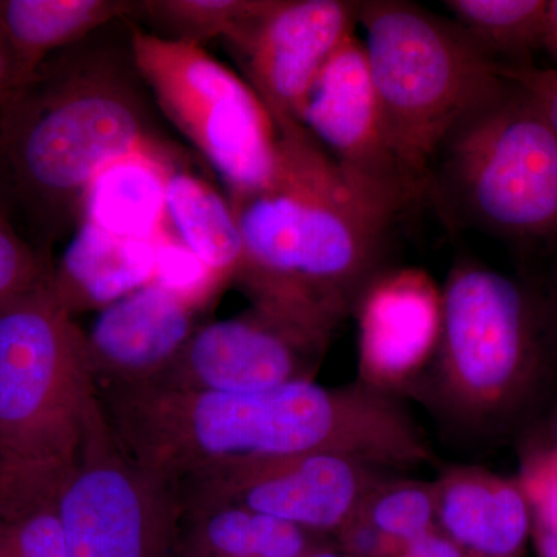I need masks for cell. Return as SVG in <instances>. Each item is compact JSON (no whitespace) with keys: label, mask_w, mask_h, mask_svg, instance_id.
Here are the masks:
<instances>
[{"label":"cell","mask_w":557,"mask_h":557,"mask_svg":"<svg viewBox=\"0 0 557 557\" xmlns=\"http://www.w3.org/2000/svg\"><path fill=\"white\" fill-rule=\"evenodd\" d=\"M129 392L127 446L168 483L185 472L212 479L319 453L397 472L435 458L401 398L361 381L341 387L296 381L244 394L150 384Z\"/></svg>","instance_id":"1"},{"label":"cell","mask_w":557,"mask_h":557,"mask_svg":"<svg viewBox=\"0 0 557 557\" xmlns=\"http://www.w3.org/2000/svg\"><path fill=\"white\" fill-rule=\"evenodd\" d=\"M265 188L228 199L244 255L234 281L258 309L332 341L387 263L403 209L336 163L296 121L276 123Z\"/></svg>","instance_id":"2"},{"label":"cell","mask_w":557,"mask_h":557,"mask_svg":"<svg viewBox=\"0 0 557 557\" xmlns=\"http://www.w3.org/2000/svg\"><path fill=\"white\" fill-rule=\"evenodd\" d=\"M104 30L58 51L0 100V152L14 196L46 233L79 222L102 164L159 141L131 39L123 49Z\"/></svg>","instance_id":"3"},{"label":"cell","mask_w":557,"mask_h":557,"mask_svg":"<svg viewBox=\"0 0 557 557\" xmlns=\"http://www.w3.org/2000/svg\"><path fill=\"white\" fill-rule=\"evenodd\" d=\"M556 376L530 285L478 260H458L442 289L434 358L409 395L458 437L498 442L533 421Z\"/></svg>","instance_id":"4"},{"label":"cell","mask_w":557,"mask_h":557,"mask_svg":"<svg viewBox=\"0 0 557 557\" xmlns=\"http://www.w3.org/2000/svg\"><path fill=\"white\" fill-rule=\"evenodd\" d=\"M504 76L440 143L424 200L450 230L533 249L557 237V137L536 97Z\"/></svg>","instance_id":"5"},{"label":"cell","mask_w":557,"mask_h":557,"mask_svg":"<svg viewBox=\"0 0 557 557\" xmlns=\"http://www.w3.org/2000/svg\"><path fill=\"white\" fill-rule=\"evenodd\" d=\"M366 58L392 152L418 201L429 163L458 119L504 81L453 20L403 0L359 2Z\"/></svg>","instance_id":"6"},{"label":"cell","mask_w":557,"mask_h":557,"mask_svg":"<svg viewBox=\"0 0 557 557\" xmlns=\"http://www.w3.org/2000/svg\"><path fill=\"white\" fill-rule=\"evenodd\" d=\"M86 335L50 281L0 306V467L64 475L94 416Z\"/></svg>","instance_id":"7"},{"label":"cell","mask_w":557,"mask_h":557,"mask_svg":"<svg viewBox=\"0 0 557 557\" xmlns=\"http://www.w3.org/2000/svg\"><path fill=\"white\" fill-rule=\"evenodd\" d=\"M132 57L161 112L218 171L228 199L269 185L278 132L255 89L205 47L160 38L129 21Z\"/></svg>","instance_id":"8"},{"label":"cell","mask_w":557,"mask_h":557,"mask_svg":"<svg viewBox=\"0 0 557 557\" xmlns=\"http://www.w3.org/2000/svg\"><path fill=\"white\" fill-rule=\"evenodd\" d=\"M104 429L97 409L58 493L69 557H174L168 482L123 456Z\"/></svg>","instance_id":"9"},{"label":"cell","mask_w":557,"mask_h":557,"mask_svg":"<svg viewBox=\"0 0 557 557\" xmlns=\"http://www.w3.org/2000/svg\"><path fill=\"white\" fill-rule=\"evenodd\" d=\"M329 344L317 333L252 307L239 317L197 329L170 368L146 384L244 394L313 381Z\"/></svg>","instance_id":"10"},{"label":"cell","mask_w":557,"mask_h":557,"mask_svg":"<svg viewBox=\"0 0 557 557\" xmlns=\"http://www.w3.org/2000/svg\"><path fill=\"white\" fill-rule=\"evenodd\" d=\"M358 11L359 2L351 0H269L267 9L226 42L274 123H299L314 79L355 33Z\"/></svg>","instance_id":"11"},{"label":"cell","mask_w":557,"mask_h":557,"mask_svg":"<svg viewBox=\"0 0 557 557\" xmlns=\"http://www.w3.org/2000/svg\"><path fill=\"white\" fill-rule=\"evenodd\" d=\"M299 123L362 185L403 211L420 203L388 145L364 46L355 33L314 79Z\"/></svg>","instance_id":"12"},{"label":"cell","mask_w":557,"mask_h":557,"mask_svg":"<svg viewBox=\"0 0 557 557\" xmlns=\"http://www.w3.org/2000/svg\"><path fill=\"white\" fill-rule=\"evenodd\" d=\"M397 474L361 458L310 454L212 478L211 505H240L333 541L369 494Z\"/></svg>","instance_id":"13"},{"label":"cell","mask_w":557,"mask_h":557,"mask_svg":"<svg viewBox=\"0 0 557 557\" xmlns=\"http://www.w3.org/2000/svg\"><path fill=\"white\" fill-rule=\"evenodd\" d=\"M359 380L401 398L431 364L442 329V289L426 271L384 270L359 299Z\"/></svg>","instance_id":"14"},{"label":"cell","mask_w":557,"mask_h":557,"mask_svg":"<svg viewBox=\"0 0 557 557\" xmlns=\"http://www.w3.org/2000/svg\"><path fill=\"white\" fill-rule=\"evenodd\" d=\"M200 307L150 282L101 310L86 335L91 375L141 386L159 379L199 329Z\"/></svg>","instance_id":"15"},{"label":"cell","mask_w":557,"mask_h":557,"mask_svg":"<svg viewBox=\"0 0 557 557\" xmlns=\"http://www.w3.org/2000/svg\"><path fill=\"white\" fill-rule=\"evenodd\" d=\"M437 530L469 557H522L531 509L519 479L478 467L445 469L434 482Z\"/></svg>","instance_id":"16"},{"label":"cell","mask_w":557,"mask_h":557,"mask_svg":"<svg viewBox=\"0 0 557 557\" xmlns=\"http://www.w3.org/2000/svg\"><path fill=\"white\" fill-rule=\"evenodd\" d=\"M172 163V153L160 139L109 160L84 190L79 222L132 239H159L172 230L168 211Z\"/></svg>","instance_id":"17"},{"label":"cell","mask_w":557,"mask_h":557,"mask_svg":"<svg viewBox=\"0 0 557 557\" xmlns=\"http://www.w3.org/2000/svg\"><path fill=\"white\" fill-rule=\"evenodd\" d=\"M156 267V240L119 236L83 220L60 265L51 271L50 288L73 317L106 309L150 284Z\"/></svg>","instance_id":"18"},{"label":"cell","mask_w":557,"mask_h":557,"mask_svg":"<svg viewBox=\"0 0 557 557\" xmlns=\"http://www.w3.org/2000/svg\"><path fill=\"white\" fill-rule=\"evenodd\" d=\"M132 11L127 0H0V35L16 65L17 87L54 53L131 20Z\"/></svg>","instance_id":"19"},{"label":"cell","mask_w":557,"mask_h":557,"mask_svg":"<svg viewBox=\"0 0 557 557\" xmlns=\"http://www.w3.org/2000/svg\"><path fill=\"white\" fill-rule=\"evenodd\" d=\"M333 541L240 505L212 504L174 557H307Z\"/></svg>","instance_id":"20"},{"label":"cell","mask_w":557,"mask_h":557,"mask_svg":"<svg viewBox=\"0 0 557 557\" xmlns=\"http://www.w3.org/2000/svg\"><path fill=\"white\" fill-rule=\"evenodd\" d=\"M168 211L178 239L225 284L234 281L244 245L230 200L207 180L174 161L168 182Z\"/></svg>","instance_id":"21"},{"label":"cell","mask_w":557,"mask_h":557,"mask_svg":"<svg viewBox=\"0 0 557 557\" xmlns=\"http://www.w3.org/2000/svg\"><path fill=\"white\" fill-rule=\"evenodd\" d=\"M62 479L0 468V557H69L58 512Z\"/></svg>","instance_id":"22"},{"label":"cell","mask_w":557,"mask_h":557,"mask_svg":"<svg viewBox=\"0 0 557 557\" xmlns=\"http://www.w3.org/2000/svg\"><path fill=\"white\" fill-rule=\"evenodd\" d=\"M443 3L458 27L500 67H531V57L544 50L549 0H446Z\"/></svg>","instance_id":"23"},{"label":"cell","mask_w":557,"mask_h":557,"mask_svg":"<svg viewBox=\"0 0 557 557\" xmlns=\"http://www.w3.org/2000/svg\"><path fill=\"white\" fill-rule=\"evenodd\" d=\"M267 5L269 0H139L129 21L146 20L160 38L203 47L211 39L230 42Z\"/></svg>","instance_id":"24"},{"label":"cell","mask_w":557,"mask_h":557,"mask_svg":"<svg viewBox=\"0 0 557 557\" xmlns=\"http://www.w3.org/2000/svg\"><path fill=\"white\" fill-rule=\"evenodd\" d=\"M355 516L372 527L397 553L437 530L434 482L392 475L369 494Z\"/></svg>","instance_id":"25"},{"label":"cell","mask_w":557,"mask_h":557,"mask_svg":"<svg viewBox=\"0 0 557 557\" xmlns=\"http://www.w3.org/2000/svg\"><path fill=\"white\" fill-rule=\"evenodd\" d=\"M157 267L153 282L170 289L180 298L203 307L225 285L207 263L197 258L174 230L156 239Z\"/></svg>","instance_id":"26"},{"label":"cell","mask_w":557,"mask_h":557,"mask_svg":"<svg viewBox=\"0 0 557 557\" xmlns=\"http://www.w3.org/2000/svg\"><path fill=\"white\" fill-rule=\"evenodd\" d=\"M50 277L51 270L21 239L10 218H0V306L47 284Z\"/></svg>","instance_id":"27"},{"label":"cell","mask_w":557,"mask_h":557,"mask_svg":"<svg viewBox=\"0 0 557 557\" xmlns=\"http://www.w3.org/2000/svg\"><path fill=\"white\" fill-rule=\"evenodd\" d=\"M528 251L534 263L522 278L536 296L549 348L557 362V237Z\"/></svg>","instance_id":"28"},{"label":"cell","mask_w":557,"mask_h":557,"mask_svg":"<svg viewBox=\"0 0 557 557\" xmlns=\"http://www.w3.org/2000/svg\"><path fill=\"white\" fill-rule=\"evenodd\" d=\"M509 78L518 81L536 97L557 137V69H504Z\"/></svg>","instance_id":"29"},{"label":"cell","mask_w":557,"mask_h":557,"mask_svg":"<svg viewBox=\"0 0 557 557\" xmlns=\"http://www.w3.org/2000/svg\"><path fill=\"white\" fill-rule=\"evenodd\" d=\"M391 557H469L449 537L440 533L438 530L431 531L426 536L410 542L401 549H398Z\"/></svg>","instance_id":"30"},{"label":"cell","mask_w":557,"mask_h":557,"mask_svg":"<svg viewBox=\"0 0 557 557\" xmlns=\"http://www.w3.org/2000/svg\"><path fill=\"white\" fill-rule=\"evenodd\" d=\"M531 542L537 557H557L556 520L531 519Z\"/></svg>","instance_id":"31"},{"label":"cell","mask_w":557,"mask_h":557,"mask_svg":"<svg viewBox=\"0 0 557 557\" xmlns=\"http://www.w3.org/2000/svg\"><path fill=\"white\" fill-rule=\"evenodd\" d=\"M17 89V73L5 40L0 35V100Z\"/></svg>","instance_id":"32"},{"label":"cell","mask_w":557,"mask_h":557,"mask_svg":"<svg viewBox=\"0 0 557 557\" xmlns=\"http://www.w3.org/2000/svg\"><path fill=\"white\" fill-rule=\"evenodd\" d=\"M16 199L5 161L0 152V218H10L11 201Z\"/></svg>","instance_id":"33"},{"label":"cell","mask_w":557,"mask_h":557,"mask_svg":"<svg viewBox=\"0 0 557 557\" xmlns=\"http://www.w3.org/2000/svg\"><path fill=\"white\" fill-rule=\"evenodd\" d=\"M544 50L555 60L557 69V0H549Z\"/></svg>","instance_id":"34"},{"label":"cell","mask_w":557,"mask_h":557,"mask_svg":"<svg viewBox=\"0 0 557 557\" xmlns=\"http://www.w3.org/2000/svg\"><path fill=\"white\" fill-rule=\"evenodd\" d=\"M307 557H348L344 555L343 552H339L338 548L335 547V544H327L324 547L318 548L317 552L311 553L310 556Z\"/></svg>","instance_id":"35"},{"label":"cell","mask_w":557,"mask_h":557,"mask_svg":"<svg viewBox=\"0 0 557 557\" xmlns=\"http://www.w3.org/2000/svg\"><path fill=\"white\" fill-rule=\"evenodd\" d=\"M533 449H557V406L555 410V417H553L552 440H549L548 443H545V445L534 446Z\"/></svg>","instance_id":"36"},{"label":"cell","mask_w":557,"mask_h":557,"mask_svg":"<svg viewBox=\"0 0 557 557\" xmlns=\"http://www.w3.org/2000/svg\"><path fill=\"white\" fill-rule=\"evenodd\" d=\"M544 450H548V453H552L553 456H555L557 458V449H555V450L544 449Z\"/></svg>","instance_id":"37"}]
</instances>
